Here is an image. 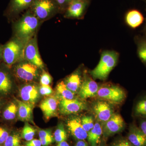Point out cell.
I'll return each mask as SVG.
<instances>
[{"mask_svg": "<svg viewBox=\"0 0 146 146\" xmlns=\"http://www.w3.org/2000/svg\"><path fill=\"white\" fill-rule=\"evenodd\" d=\"M39 94L43 96H49L52 94L53 90L49 85H42L39 88Z\"/></svg>", "mask_w": 146, "mask_h": 146, "instance_id": "obj_34", "label": "cell"}, {"mask_svg": "<svg viewBox=\"0 0 146 146\" xmlns=\"http://www.w3.org/2000/svg\"><path fill=\"white\" fill-rule=\"evenodd\" d=\"M86 6V3L84 1L72 0L69 3L66 16L68 18H80L83 15Z\"/></svg>", "mask_w": 146, "mask_h": 146, "instance_id": "obj_17", "label": "cell"}, {"mask_svg": "<svg viewBox=\"0 0 146 146\" xmlns=\"http://www.w3.org/2000/svg\"><path fill=\"white\" fill-rule=\"evenodd\" d=\"M18 106L16 102L10 103L3 112V117L7 121H12L16 118L18 113Z\"/></svg>", "mask_w": 146, "mask_h": 146, "instance_id": "obj_24", "label": "cell"}, {"mask_svg": "<svg viewBox=\"0 0 146 146\" xmlns=\"http://www.w3.org/2000/svg\"><path fill=\"white\" fill-rule=\"evenodd\" d=\"M10 131L6 128L0 126V145L3 146L7 137L9 136Z\"/></svg>", "mask_w": 146, "mask_h": 146, "instance_id": "obj_32", "label": "cell"}, {"mask_svg": "<svg viewBox=\"0 0 146 146\" xmlns=\"http://www.w3.org/2000/svg\"><path fill=\"white\" fill-rule=\"evenodd\" d=\"M39 23V19L34 13L27 12L15 25L16 37L26 44L35 34Z\"/></svg>", "mask_w": 146, "mask_h": 146, "instance_id": "obj_1", "label": "cell"}, {"mask_svg": "<svg viewBox=\"0 0 146 146\" xmlns=\"http://www.w3.org/2000/svg\"><path fill=\"white\" fill-rule=\"evenodd\" d=\"M66 86L69 90L75 93L80 88L81 85V78L78 72L72 74L66 78L65 82Z\"/></svg>", "mask_w": 146, "mask_h": 146, "instance_id": "obj_21", "label": "cell"}, {"mask_svg": "<svg viewBox=\"0 0 146 146\" xmlns=\"http://www.w3.org/2000/svg\"><path fill=\"white\" fill-rule=\"evenodd\" d=\"M145 31L146 33V25H145Z\"/></svg>", "mask_w": 146, "mask_h": 146, "instance_id": "obj_43", "label": "cell"}, {"mask_svg": "<svg viewBox=\"0 0 146 146\" xmlns=\"http://www.w3.org/2000/svg\"><path fill=\"white\" fill-rule=\"evenodd\" d=\"M25 43L16 37L7 42L3 47V58L9 67L24 59Z\"/></svg>", "mask_w": 146, "mask_h": 146, "instance_id": "obj_3", "label": "cell"}, {"mask_svg": "<svg viewBox=\"0 0 146 146\" xmlns=\"http://www.w3.org/2000/svg\"><path fill=\"white\" fill-rule=\"evenodd\" d=\"M56 146H70V145L67 142L64 141L58 143Z\"/></svg>", "mask_w": 146, "mask_h": 146, "instance_id": "obj_40", "label": "cell"}, {"mask_svg": "<svg viewBox=\"0 0 146 146\" xmlns=\"http://www.w3.org/2000/svg\"><path fill=\"white\" fill-rule=\"evenodd\" d=\"M144 18L140 11L136 9L129 11L127 13L125 21L129 26L133 29L138 27L143 23Z\"/></svg>", "mask_w": 146, "mask_h": 146, "instance_id": "obj_19", "label": "cell"}, {"mask_svg": "<svg viewBox=\"0 0 146 146\" xmlns=\"http://www.w3.org/2000/svg\"><path fill=\"white\" fill-rule=\"evenodd\" d=\"M23 56L24 59L39 69L44 68V64L39 54L36 36L32 37L26 44Z\"/></svg>", "mask_w": 146, "mask_h": 146, "instance_id": "obj_5", "label": "cell"}, {"mask_svg": "<svg viewBox=\"0 0 146 146\" xmlns=\"http://www.w3.org/2000/svg\"><path fill=\"white\" fill-rule=\"evenodd\" d=\"M98 146V145H97V146Z\"/></svg>", "mask_w": 146, "mask_h": 146, "instance_id": "obj_46", "label": "cell"}, {"mask_svg": "<svg viewBox=\"0 0 146 146\" xmlns=\"http://www.w3.org/2000/svg\"><path fill=\"white\" fill-rule=\"evenodd\" d=\"M13 87V81L9 73L0 69V95L7 96L11 93Z\"/></svg>", "mask_w": 146, "mask_h": 146, "instance_id": "obj_18", "label": "cell"}, {"mask_svg": "<svg viewBox=\"0 0 146 146\" xmlns=\"http://www.w3.org/2000/svg\"><path fill=\"white\" fill-rule=\"evenodd\" d=\"M39 69L35 65L28 61L22 60L14 67V74L16 77L21 80L32 81L38 78Z\"/></svg>", "mask_w": 146, "mask_h": 146, "instance_id": "obj_4", "label": "cell"}, {"mask_svg": "<svg viewBox=\"0 0 146 146\" xmlns=\"http://www.w3.org/2000/svg\"><path fill=\"white\" fill-rule=\"evenodd\" d=\"M21 137L17 132H11L3 146H22Z\"/></svg>", "mask_w": 146, "mask_h": 146, "instance_id": "obj_28", "label": "cell"}, {"mask_svg": "<svg viewBox=\"0 0 146 146\" xmlns=\"http://www.w3.org/2000/svg\"><path fill=\"white\" fill-rule=\"evenodd\" d=\"M139 127L146 137V118L141 120Z\"/></svg>", "mask_w": 146, "mask_h": 146, "instance_id": "obj_37", "label": "cell"}, {"mask_svg": "<svg viewBox=\"0 0 146 146\" xmlns=\"http://www.w3.org/2000/svg\"><path fill=\"white\" fill-rule=\"evenodd\" d=\"M119 54L114 51H105L102 53L100 60L96 67L91 72L94 78L106 79L117 63Z\"/></svg>", "mask_w": 146, "mask_h": 146, "instance_id": "obj_2", "label": "cell"}, {"mask_svg": "<svg viewBox=\"0 0 146 146\" xmlns=\"http://www.w3.org/2000/svg\"><path fill=\"white\" fill-rule=\"evenodd\" d=\"M127 139L133 146H146V136L135 125H131L129 127Z\"/></svg>", "mask_w": 146, "mask_h": 146, "instance_id": "obj_16", "label": "cell"}, {"mask_svg": "<svg viewBox=\"0 0 146 146\" xmlns=\"http://www.w3.org/2000/svg\"><path fill=\"white\" fill-rule=\"evenodd\" d=\"M33 0H11L10 10L16 13L24 10L32 4Z\"/></svg>", "mask_w": 146, "mask_h": 146, "instance_id": "obj_23", "label": "cell"}, {"mask_svg": "<svg viewBox=\"0 0 146 146\" xmlns=\"http://www.w3.org/2000/svg\"><path fill=\"white\" fill-rule=\"evenodd\" d=\"M125 124L121 116L118 114H113L111 117L104 123L102 127L103 134L105 138L121 132Z\"/></svg>", "mask_w": 146, "mask_h": 146, "instance_id": "obj_7", "label": "cell"}, {"mask_svg": "<svg viewBox=\"0 0 146 146\" xmlns=\"http://www.w3.org/2000/svg\"><path fill=\"white\" fill-rule=\"evenodd\" d=\"M86 106L84 102L75 99L67 100L60 98L59 110L62 115L75 114L86 109Z\"/></svg>", "mask_w": 146, "mask_h": 146, "instance_id": "obj_9", "label": "cell"}, {"mask_svg": "<svg viewBox=\"0 0 146 146\" xmlns=\"http://www.w3.org/2000/svg\"><path fill=\"white\" fill-rule=\"evenodd\" d=\"M97 96L111 103L119 104L126 98L125 92L117 86H105L99 88Z\"/></svg>", "mask_w": 146, "mask_h": 146, "instance_id": "obj_6", "label": "cell"}, {"mask_svg": "<svg viewBox=\"0 0 146 146\" xmlns=\"http://www.w3.org/2000/svg\"><path fill=\"white\" fill-rule=\"evenodd\" d=\"M3 47L0 46V60L3 58Z\"/></svg>", "mask_w": 146, "mask_h": 146, "instance_id": "obj_41", "label": "cell"}, {"mask_svg": "<svg viewBox=\"0 0 146 146\" xmlns=\"http://www.w3.org/2000/svg\"><path fill=\"white\" fill-rule=\"evenodd\" d=\"M57 96H50L45 99L40 103L39 107L47 120L56 116L57 114L59 101Z\"/></svg>", "mask_w": 146, "mask_h": 146, "instance_id": "obj_10", "label": "cell"}, {"mask_svg": "<svg viewBox=\"0 0 146 146\" xmlns=\"http://www.w3.org/2000/svg\"><path fill=\"white\" fill-rule=\"evenodd\" d=\"M32 4L33 13L39 20L48 18L55 9L54 4L51 0H35Z\"/></svg>", "mask_w": 146, "mask_h": 146, "instance_id": "obj_8", "label": "cell"}, {"mask_svg": "<svg viewBox=\"0 0 146 146\" xmlns=\"http://www.w3.org/2000/svg\"><path fill=\"white\" fill-rule=\"evenodd\" d=\"M87 133V138L89 144L91 146H96L100 143L103 134L102 127L99 123H96L94 127Z\"/></svg>", "mask_w": 146, "mask_h": 146, "instance_id": "obj_20", "label": "cell"}, {"mask_svg": "<svg viewBox=\"0 0 146 146\" xmlns=\"http://www.w3.org/2000/svg\"><path fill=\"white\" fill-rule=\"evenodd\" d=\"M99 87L94 80L87 78L82 83L79 91V95L82 99H86L97 96Z\"/></svg>", "mask_w": 146, "mask_h": 146, "instance_id": "obj_14", "label": "cell"}, {"mask_svg": "<svg viewBox=\"0 0 146 146\" xmlns=\"http://www.w3.org/2000/svg\"><path fill=\"white\" fill-rule=\"evenodd\" d=\"M0 146H2L1 145H0Z\"/></svg>", "mask_w": 146, "mask_h": 146, "instance_id": "obj_45", "label": "cell"}, {"mask_svg": "<svg viewBox=\"0 0 146 146\" xmlns=\"http://www.w3.org/2000/svg\"><path fill=\"white\" fill-rule=\"evenodd\" d=\"M56 91L58 98L67 100L74 99L75 93L68 89L65 83L62 81L58 84L56 86Z\"/></svg>", "mask_w": 146, "mask_h": 146, "instance_id": "obj_22", "label": "cell"}, {"mask_svg": "<svg viewBox=\"0 0 146 146\" xmlns=\"http://www.w3.org/2000/svg\"><path fill=\"white\" fill-rule=\"evenodd\" d=\"M111 146H133L127 139H121L115 141Z\"/></svg>", "mask_w": 146, "mask_h": 146, "instance_id": "obj_35", "label": "cell"}, {"mask_svg": "<svg viewBox=\"0 0 146 146\" xmlns=\"http://www.w3.org/2000/svg\"><path fill=\"white\" fill-rule=\"evenodd\" d=\"M137 44L138 56L141 61L146 64V38H138Z\"/></svg>", "mask_w": 146, "mask_h": 146, "instance_id": "obj_27", "label": "cell"}, {"mask_svg": "<svg viewBox=\"0 0 146 146\" xmlns=\"http://www.w3.org/2000/svg\"><path fill=\"white\" fill-rule=\"evenodd\" d=\"M81 120L82 127L84 130L88 133L94 127L95 125L93 117L90 116H84Z\"/></svg>", "mask_w": 146, "mask_h": 146, "instance_id": "obj_31", "label": "cell"}, {"mask_svg": "<svg viewBox=\"0 0 146 146\" xmlns=\"http://www.w3.org/2000/svg\"><path fill=\"white\" fill-rule=\"evenodd\" d=\"M35 134V129L27 122L23 128L21 137L26 141H29L33 139Z\"/></svg>", "mask_w": 146, "mask_h": 146, "instance_id": "obj_29", "label": "cell"}, {"mask_svg": "<svg viewBox=\"0 0 146 146\" xmlns=\"http://www.w3.org/2000/svg\"><path fill=\"white\" fill-rule=\"evenodd\" d=\"M134 112L137 117L146 118V96L137 102L134 108Z\"/></svg>", "mask_w": 146, "mask_h": 146, "instance_id": "obj_26", "label": "cell"}, {"mask_svg": "<svg viewBox=\"0 0 146 146\" xmlns=\"http://www.w3.org/2000/svg\"><path fill=\"white\" fill-rule=\"evenodd\" d=\"M93 110L97 119L103 123L107 121L114 114L110 105L106 102L102 101L95 103L93 106Z\"/></svg>", "mask_w": 146, "mask_h": 146, "instance_id": "obj_12", "label": "cell"}, {"mask_svg": "<svg viewBox=\"0 0 146 146\" xmlns=\"http://www.w3.org/2000/svg\"><path fill=\"white\" fill-rule=\"evenodd\" d=\"M26 146H42V143L39 139H33L31 141H27L26 143Z\"/></svg>", "mask_w": 146, "mask_h": 146, "instance_id": "obj_36", "label": "cell"}, {"mask_svg": "<svg viewBox=\"0 0 146 146\" xmlns=\"http://www.w3.org/2000/svg\"><path fill=\"white\" fill-rule=\"evenodd\" d=\"M75 146H89L87 143L84 140H79L77 142Z\"/></svg>", "mask_w": 146, "mask_h": 146, "instance_id": "obj_38", "label": "cell"}, {"mask_svg": "<svg viewBox=\"0 0 146 146\" xmlns=\"http://www.w3.org/2000/svg\"><path fill=\"white\" fill-rule=\"evenodd\" d=\"M56 1L60 5H64L70 1V0H56Z\"/></svg>", "mask_w": 146, "mask_h": 146, "instance_id": "obj_39", "label": "cell"}, {"mask_svg": "<svg viewBox=\"0 0 146 146\" xmlns=\"http://www.w3.org/2000/svg\"><path fill=\"white\" fill-rule=\"evenodd\" d=\"M18 104V117L20 120L33 122V111L34 104L16 99Z\"/></svg>", "mask_w": 146, "mask_h": 146, "instance_id": "obj_15", "label": "cell"}, {"mask_svg": "<svg viewBox=\"0 0 146 146\" xmlns=\"http://www.w3.org/2000/svg\"><path fill=\"white\" fill-rule=\"evenodd\" d=\"M20 96L23 101L34 105L40 98L39 89L34 84L24 85L20 89Z\"/></svg>", "mask_w": 146, "mask_h": 146, "instance_id": "obj_11", "label": "cell"}, {"mask_svg": "<svg viewBox=\"0 0 146 146\" xmlns=\"http://www.w3.org/2000/svg\"><path fill=\"white\" fill-rule=\"evenodd\" d=\"M54 135L55 141L58 143L67 140V132L63 124H60L58 125L54 131Z\"/></svg>", "mask_w": 146, "mask_h": 146, "instance_id": "obj_30", "label": "cell"}, {"mask_svg": "<svg viewBox=\"0 0 146 146\" xmlns=\"http://www.w3.org/2000/svg\"><path fill=\"white\" fill-rule=\"evenodd\" d=\"M39 140L42 146H48L52 143L54 138L50 129H42L39 132Z\"/></svg>", "mask_w": 146, "mask_h": 146, "instance_id": "obj_25", "label": "cell"}, {"mask_svg": "<svg viewBox=\"0 0 146 146\" xmlns=\"http://www.w3.org/2000/svg\"><path fill=\"white\" fill-rule=\"evenodd\" d=\"M52 82V77L48 73L46 72H43L40 79L41 85H49Z\"/></svg>", "mask_w": 146, "mask_h": 146, "instance_id": "obj_33", "label": "cell"}, {"mask_svg": "<svg viewBox=\"0 0 146 146\" xmlns=\"http://www.w3.org/2000/svg\"><path fill=\"white\" fill-rule=\"evenodd\" d=\"M68 129L74 138L79 140H84L87 138V133L82 125L81 120L78 117H74L68 120Z\"/></svg>", "mask_w": 146, "mask_h": 146, "instance_id": "obj_13", "label": "cell"}, {"mask_svg": "<svg viewBox=\"0 0 146 146\" xmlns=\"http://www.w3.org/2000/svg\"><path fill=\"white\" fill-rule=\"evenodd\" d=\"M80 1H84V0H80Z\"/></svg>", "mask_w": 146, "mask_h": 146, "instance_id": "obj_44", "label": "cell"}, {"mask_svg": "<svg viewBox=\"0 0 146 146\" xmlns=\"http://www.w3.org/2000/svg\"><path fill=\"white\" fill-rule=\"evenodd\" d=\"M2 105V102L1 101V100H0V113H1V109Z\"/></svg>", "mask_w": 146, "mask_h": 146, "instance_id": "obj_42", "label": "cell"}]
</instances>
